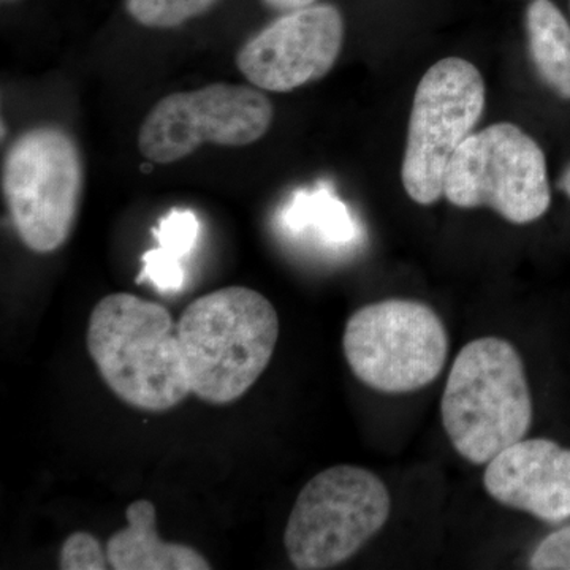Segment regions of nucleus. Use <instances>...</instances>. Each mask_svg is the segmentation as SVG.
I'll list each match as a JSON object with an SVG mask.
<instances>
[{"label":"nucleus","instance_id":"nucleus-20","mask_svg":"<svg viewBox=\"0 0 570 570\" xmlns=\"http://www.w3.org/2000/svg\"><path fill=\"white\" fill-rule=\"evenodd\" d=\"M266 6L281 11H295L313 6L316 0H264Z\"/></svg>","mask_w":570,"mask_h":570},{"label":"nucleus","instance_id":"nucleus-6","mask_svg":"<svg viewBox=\"0 0 570 570\" xmlns=\"http://www.w3.org/2000/svg\"><path fill=\"white\" fill-rule=\"evenodd\" d=\"M344 355L366 387L389 395L433 384L448 365L450 340L433 307L384 299L360 307L344 330Z\"/></svg>","mask_w":570,"mask_h":570},{"label":"nucleus","instance_id":"nucleus-11","mask_svg":"<svg viewBox=\"0 0 570 570\" xmlns=\"http://www.w3.org/2000/svg\"><path fill=\"white\" fill-rule=\"evenodd\" d=\"M483 485L505 508L562 523L570 520V449L551 439H521L487 464Z\"/></svg>","mask_w":570,"mask_h":570},{"label":"nucleus","instance_id":"nucleus-8","mask_svg":"<svg viewBox=\"0 0 570 570\" xmlns=\"http://www.w3.org/2000/svg\"><path fill=\"white\" fill-rule=\"evenodd\" d=\"M485 81L474 63L445 58L423 75L412 102L401 179L419 205L444 197V176L456 149L485 108Z\"/></svg>","mask_w":570,"mask_h":570},{"label":"nucleus","instance_id":"nucleus-9","mask_svg":"<svg viewBox=\"0 0 570 570\" xmlns=\"http://www.w3.org/2000/svg\"><path fill=\"white\" fill-rule=\"evenodd\" d=\"M275 108L262 89L213 82L195 91L165 96L146 115L138 149L154 164L186 159L204 145L242 148L272 127Z\"/></svg>","mask_w":570,"mask_h":570},{"label":"nucleus","instance_id":"nucleus-12","mask_svg":"<svg viewBox=\"0 0 570 570\" xmlns=\"http://www.w3.org/2000/svg\"><path fill=\"white\" fill-rule=\"evenodd\" d=\"M127 527L108 539L107 557L115 570H208L212 564L193 547L165 543L157 535L156 505L138 499L126 510Z\"/></svg>","mask_w":570,"mask_h":570},{"label":"nucleus","instance_id":"nucleus-17","mask_svg":"<svg viewBox=\"0 0 570 570\" xmlns=\"http://www.w3.org/2000/svg\"><path fill=\"white\" fill-rule=\"evenodd\" d=\"M142 268L137 283H151L163 295L178 294L186 284V268L183 258L157 246L142 254Z\"/></svg>","mask_w":570,"mask_h":570},{"label":"nucleus","instance_id":"nucleus-5","mask_svg":"<svg viewBox=\"0 0 570 570\" xmlns=\"http://www.w3.org/2000/svg\"><path fill=\"white\" fill-rule=\"evenodd\" d=\"M82 187L80 148L62 127H32L7 149L3 197L18 236L33 253L50 254L66 245L80 212Z\"/></svg>","mask_w":570,"mask_h":570},{"label":"nucleus","instance_id":"nucleus-4","mask_svg":"<svg viewBox=\"0 0 570 570\" xmlns=\"http://www.w3.org/2000/svg\"><path fill=\"white\" fill-rule=\"evenodd\" d=\"M390 512V491L374 472L351 464L325 469L303 487L288 517V560L299 570L336 568L376 538Z\"/></svg>","mask_w":570,"mask_h":570},{"label":"nucleus","instance_id":"nucleus-7","mask_svg":"<svg viewBox=\"0 0 570 570\" xmlns=\"http://www.w3.org/2000/svg\"><path fill=\"white\" fill-rule=\"evenodd\" d=\"M444 197L459 208H490L510 224L534 223L549 212L546 154L510 122L471 134L444 176Z\"/></svg>","mask_w":570,"mask_h":570},{"label":"nucleus","instance_id":"nucleus-1","mask_svg":"<svg viewBox=\"0 0 570 570\" xmlns=\"http://www.w3.org/2000/svg\"><path fill=\"white\" fill-rule=\"evenodd\" d=\"M176 332L190 392L209 404H228L272 362L279 317L264 295L232 285L190 303Z\"/></svg>","mask_w":570,"mask_h":570},{"label":"nucleus","instance_id":"nucleus-15","mask_svg":"<svg viewBox=\"0 0 570 570\" xmlns=\"http://www.w3.org/2000/svg\"><path fill=\"white\" fill-rule=\"evenodd\" d=\"M216 0H126V9L138 24L174 29L200 17Z\"/></svg>","mask_w":570,"mask_h":570},{"label":"nucleus","instance_id":"nucleus-22","mask_svg":"<svg viewBox=\"0 0 570 570\" xmlns=\"http://www.w3.org/2000/svg\"><path fill=\"white\" fill-rule=\"evenodd\" d=\"M3 2H13V0H3Z\"/></svg>","mask_w":570,"mask_h":570},{"label":"nucleus","instance_id":"nucleus-19","mask_svg":"<svg viewBox=\"0 0 570 570\" xmlns=\"http://www.w3.org/2000/svg\"><path fill=\"white\" fill-rule=\"evenodd\" d=\"M530 569L570 570V527L547 535L531 554Z\"/></svg>","mask_w":570,"mask_h":570},{"label":"nucleus","instance_id":"nucleus-21","mask_svg":"<svg viewBox=\"0 0 570 570\" xmlns=\"http://www.w3.org/2000/svg\"><path fill=\"white\" fill-rule=\"evenodd\" d=\"M558 187L570 198V164L566 167V170L562 171Z\"/></svg>","mask_w":570,"mask_h":570},{"label":"nucleus","instance_id":"nucleus-2","mask_svg":"<svg viewBox=\"0 0 570 570\" xmlns=\"http://www.w3.org/2000/svg\"><path fill=\"white\" fill-rule=\"evenodd\" d=\"M86 344L105 384L129 406L164 412L193 393L176 324L159 303L104 296L89 318Z\"/></svg>","mask_w":570,"mask_h":570},{"label":"nucleus","instance_id":"nucleus-10","mask_svg":"<svg viewBox=\"0 0 570 570\" xmlns=\"http://www.w3.org/2000/svg\"><path fill=\"white\" fill-rule=\"evenodd\" d=\"M344 21L332 6L288 11L236 52V67L255 88L288 92L324 78L343 48Z\"/></svg>","mask_w":570,"mask_h":570},{"label":"nucleus","instance_id":"nucleus-16","mask_svg":"<svg viewBox=\"0 0 570 570\" xmlns=\"http://www.w3.org/2000/svg\"><path fill=\"white\" fill-rule=\"evenodd\" d=\"M154 238L157 245L179 258L189 257L198 235H200V223L197 214L190 209H171L159 220L156 228H153Z\"/></svg>","mask_w":570,"mask_h":570},{"label":"nucleus","instance_id":"nucleus-18","mask_svg":"<svg viewBox=\"0 0 570 570\" xmlns=\"http://www.w3.org/2000/svg\"><path fill=\"white\" fill-rule=\"evenodd\" d=\"M108 564L107 551L100 549L99 540L89 532H73L63 542L59 554V569L62 570H104Z\"/></svg>","mask_w":570,"mask_h":570},{"label":"nucleus","instance_id":"nucleus-14","mask_svg":"<svg viewBox=\"0 0 570 570\" xmlns=\"http://www.w3.org/2000/svg\"><path fill=\"white\" fill-rule=\"evenodd\" d=\"M283 223L294 234L313 230L328 245H347L355 236L354 217L325 186L295 193L284 208Z\"/></svg>","mask_w":570,"mask_h":570},{"label":"nucleus","instance_id":"nucleus-3","mask_svg":"<svg viewBox=\"0 0 570 570\" xmlns=\"http://www.w3.org/2000/svg\"><path fill=\"white\" fill-rule=\"evenodd\" d=\"M441 415L450 444L478 466L527 438L534 407L517 347L485 336L461 348L445 382Z\"/></svg>","mask_w":570,"mask_h":570},{"label":"nucleus","instance_id":"nucleus-13","mask_svg":"<svg viewBox=\"0 0 570 570\" xmlns=\"http://www.w3.org/2000/svg\"><path fill=\"white\" fill-rule=\"evenodd\" d=\"M528 48L542 81L570 99V26L550 0H534L527 13Z\"/></svg>","mask_w":570,"mask_h":570}]
</instances>
